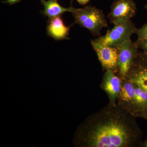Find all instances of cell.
<instances>
[{"label":"cell","mask_w":147,"mask_h":147,"mask_svg":"<svg viewBox=\"0 0 147 147\" xmlns=\"http://www.w3.org/2000/svg\"><path fill=\"white\" fill-rule=\"evenodd\" d=\"M134 115L137 117H140L147 120V108L135 113Z\"/></svg>","instance_id":"obj_15"},{"label":"cell","mask_w":147,"mask_h":147,"mask_svg":"<svg viewBox=\"0 0 147 147\" xmlns=\"http://www.w3.org/2000/svg\"><path fill=\"white\" fill-rule=\"evenodd\" d=\"M72 13L75 23L88 29L93 35L99 36L101 30L108 26L103 11L93 6L77 9Z\"/></svg>","instance_id":"obj_2"},{"label":"cell","mask_w":147,"mask_h":147,"mask_svg":"<svg viewBox=\"0 0 147 147\" xmlns=\"http://www.w3.org/2000/svg\"><path fill=\"white\" fill-rule=\"evenodd\" d=\"M134 85V96L129 112L135 113L147 108V92L136 84Z\"/></svg>","instance_id":"obj_12"},{"label":"cell","mask_w":147,"mask_h":147,"mask_svg":"<svg viewBox=\"0 0 147 147\" xmlns=\"http://www.w3.org/2000/svg\"><path fill=\"white\" fill-rule=\"evenodd\" d=\"M142 147H147V139L142 143Z\"/></svg>","instance_id":"obj_18"},{"label":"cell","mask_w":147,"mask_h":147,"mask_svg":"<svg viewBox=\"0 0 147 147\" xmlns=\"http://www.w3.org/2000/svg\"><path fill=\"white\" fill-rule=\"evenodd\" d=\"M41 4L44 7V10L41 11V13L45 17L47 16L49 18L61 16L66 12L73 13L77 10L72 5L69 8H65L61 6L58 2L57 0H40Z\"/></svg>","instance_id":"obj_11"},{"label":"cell","mask_w":147,"mask_h":147,"mask_svg":"<svg viewBox=\"0 0 147 147\" xmlns=\"http://www.w3.org/2000/svg\"><path fill=\"white\" fill-rule=\"evenodd\" d=\"M142 136L136 117L109 102L79 125L73 143L79 147H142Z\"/></svg>","instance_id":"obj_1"},{"label":"cell","mask_w":147,"mask_h":147,"mask_svg":"<svg viewBox=\"0 0 147 147\" xmlns=\"http://www.w3.org/2000/svg\"><path fill=\"white\" fill-rule=\"evenodd\" d=\"M138 45L139 49H141L145 53H147V40L140 41L137 40L135 41Z\"/></svg>","instance_id":"obj_14"},{"label":"cell","mask_w":147,"mask_h":147,"mask_svg":"<svg viewBox=\"0 0 147 147\" xmlns=\"http://www.w3.org/2000/svg\"><path fill=\"white\" fill-rule=\"evenodd\" d=\"M21 1V0H6L5 1H2V3L5 4H8L9 5H12L16 3H19Z\"/></svg>","instance_id":"obj_16"},{"label":"cell","mask_w":147,"mask_h":147,"mask_svg":"<svg viewBox=\"0 0 147 147\" xmlns=\"http://www.w3.org/2000/svg\"><path fill=\"white\" fill-rule=\"evenodd\" d=\"M93 48L96 53L102 68L106 70L111 69L117 73L118 51L116 47L101 45L91 41Z\"/></svg>","instance_id":"obj_7"},{"label":"cell","mask_w":147,"mask_h":147,"mask_svg":"<svg viewBox=\"0 0 147 147\" xmlns=\"http://www.w3.org/2000/svg\"><path fill=\"white\" fill-rule=\"evenodd\" d=\"M135 34L138 36L137 40L140 41L147 40V23L144 25L142 28H137Z\"/></svg>","instance_id":"obj_13"},{"label":"cell","mask_w":147,"mask_h":147,"mask_svg":"<svg viewBox=\"0 0 147 147\" xmlns=\"http://www.w3.org/2000/svg\"><path fill=\"white\" fill-rule=\"evenodd\" d=\"M134 96V84L126 79L122 80L120 92L117 103L129 111Z\"/></svg>","instance_id":"obj_10"},{"label":"cell","mask_w":147,"mask_h":147,"mask_svg":"<svg viewBox=\"0 0 147 147\" xmlns=\"http://www.w3.org/2000/svg\"><path fill=\"white\" fill-rule=\"evenodd\" d=\"M125 79L147 92V53L139 51Z\"/></svg>","instance_id":"obj_6"},{"label":"cell","mask_w":147,"mask_h":147,"mask_svg":"<svg viewBox=\"0 0 147 147\" xmlns=\"http://www.w3.org/2000/svg\"><path fill=\"white\" fill-rule=\"evenodd\" d=\"M136 29L135 25L130 20L125 24L114 26V28L108 31L105 35L92 40L100 45L116 47L131 39V36L135 34Z\"/></svg>","instance_id":"obj_3"},{"label":"cell","mask_w":147,"mask_h":147,"mask_svg":"<svg viewBox=\"0 0 147 147\" xmlns=\"http://www.w3.org/2000/svg\"><path fill=\"white\" fill-rule=\"evenodd\" d=\"M122 80L113 70L108 69L103 75L100 87L108 95L110 103H117L120 92Z\"/></svg>","instance_id":"obj_8"},{"label":"cell","mask_w":147,"mask_h":147,"mask_svg":"<svg viewBox=\"0 0 147 147\" xmlns=\"http://www.w3.org/2000/svg\"><path fill=\"white\" fill-rule=\"evenodd\" d=\"M118 51L117 68L119 77L123 80L131 67L133 61L139 52V47L136 42L131 39L117 45Z\"/></svg>","instance_id":"obj_4"},{"label":"cell","mask_w":147,"mask_h":147,"mask_svg":"<svg viewBox=\"0 0 147 147\" xmlns=\"http://www.w3.org/2000/svg\"><path fill=\"white\" fill-rule=\"evenodd\" d=\"M70 26H66L61 16L49 18L47 27L48 36L56 40L69 39L68 38Z\"/></svg>","instance_id":"obj_9"},{"label":"cell","mask_w":147,"mask_h":147,"mask_svg":"<svg viewBox=\"0 0 147 147\" xmlns=\"http://www.w3.org/2000/svg\"><path fill=\"white\" fill-rule=\"evenodd\" d=\"M137 11L134 0H115L108 18L114 26L123 24L131 20L136 15Z\"/></svg>","instance_id":"obj_5"},{"label":"cell","mask_w":147,"mask_h":147,"mask_svg":"<svg viewBox=\"0 0 147 147\" xmlns=\"http://www.w3.org/2000/svg\"><path fill=\"white\" fill-rule=\"evenodd\" d=\"M145 8H146V9H147V5L145 6Z\"/></svg>","instance_id":"obj_19"},{"label":"cell","mask_w":147,"mask_h":147,"mask_svg":"<svg viewBox=\"0 0 147 147\" xmlns=\"http://www.w3.org/2000/svg\"><path fill=\"white\" fill-rule=\"evenodd\" d=\"M80 5H85L90 1V0H76Z\"/></svg>","instance_id":"obj_17"}]
</instances>
